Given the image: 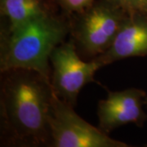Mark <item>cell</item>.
Here are the masks:
<instances>
[{
  "label": "cell",
  "instance_id": "1",
  "mask_svg": "<svg viewBox=\"0 0 147 147\" xmlns=\"http://www.w3.org/2000/svg\"><path fill=\"white\" fill-rule=\"evenodd\" d=\"M3 86V119L16 139L43 143L50 137L51 83L36 72L13 70Z\"/></svg>",
  "mask_w": 147,
  "mask_h": 147
},
{
  "label": "cell",
  "instance_id": "2",
  "mask_svg": "<svg viewBox=\"0 0 147 147\" xmlns=\"http://www.w3.org/2000/svg\"><path fill=\"white\" fill-rule=\"evenodd\" d=\"M68 31L65 21L49 11L8 30L2 47L1 71H33L51 83V54L63 42Z\"/></svg>",
  "mask_w": 147,
  "mask_h": 147
},
{
  "label": "cell",
  "instance_id": "3",
  "mask_svg": "<svg viewBox=\"0 0 147 147\" xmlns=\"http://www.w3.org/2000/svg\"><path fill=\"white\" fill-rule=\"evenodd\" d=\"M51 144L55 147H127L124 142L112 139L100 127L90 124L52 88L48 117Z\"/></svg>",
  "mask_w": 147,
  "mask_h": 147
},
{
  "label": "cell",
  "instance_id": "4",
  "mask_svg": "<svg viewBox=\"0 0 147 147\" xmlns=\"http://www.w3.org/2000/svg\"><path fill=\"white\" fill-rule=\"evenodd\" d=\"M74 35L81 50L95 57L110 47L128 13L109 2L93 3L80 13Z\"/></svg>",
  "mask_w": 147,
  "mask_h": 147
},
{
  "label": "cell",
  "instance_id": "5",
  "mask_svg": "<svg viewBox=\"0 0 147 147\" xmlns=\"http://www.w3.org/2000/svg\"><path fill=\"white\" fill-rule=\"evenodd\" d=\"M51 87L54 92L74 105L85 85L94 82L96 72L102 67L95 59L83 61L72 42H61L51 54Z\"/></svg>",
  "mask_w": 147,
  "mask_h": 147
},
{
  "label": "cell",
  "instance_id": "6",
  "mask_svg": "<svg viewBox=\"0 0 147 147\" xmlns=\"http://www.w3.org/2000/svg\"><path fill=\"white\" fill-rule=\"evenodd\" d=\"M146 99V92L137 88L109 91L98 104L99 127L108 132L130 123L141 125L147 118L143 110Z\"/></svg>",
  "mask_w": 147,
  "mask_h": 147
},
{
  "label": "cell",
  "instance_id": "7",
  "mask_svg": "<svg viewBox=\"0 0 147 147\" xmlns=\"http://www.w3.org/2000/svg\"><path fill=\"white\" fill-rule=\"evenodd\" d=\"M147 56V14L128 13L110 47L95 57L102 66L127 58Z\"/></svg>",
  "mask_w": 147,
  "mask_h": 147
},
{
  "label": "cell",
  "instance_id": "8",
  "mask_svg": "<svg viewBox=\"0 0 147 147\" xmlns=\"http://www.w3.org/2000/svg\"><path fill=\"white\" fill-rule=\"evenodd\" d=\"M1 13L9 21L8 30L48 12L44 0H0Z\"/></svg>",
  "mask_w": 147,
  "mask_h": 147
},
{
  "label": "cell",
  "instance_id": "9",
  "mask_svg": "<svg viewBox=\"0 0 147 147\" xmlns=\"http://www.w3.org/2000/svg\"><path fill=\"white\" fill-rule=\"evenodd\" d=\"M58 4L67 12L81 13L94 3V0H57Z\"/></svg>",
  "mask_w": 147,
  "mask_h": 147
},
{
  "label": "cell",
  "instance_id": "10",
  "mask_svg": "<svg viewBox=\"0 0 147 147\" xmlns=\"http://www.w3.org/2000/svg\"><path fill=\"white\" fill-rule=\"evenodd\" d=\"M127 13H146V0H108Z\"/></svg>",
  "mask_w": 147,
  "mask_h": 147
},
{
  "label": "cell",
  "instance_id": "11",
  "mask_svg": "<svg viewBox=\"0 0 147 147\" xmlns=\"http://www.w3.org/2000/svg\"><path fill=\"white\" fill-rule=\"evenodd\" d=\"M146 13L147 14V0H146Z\"/></svg>",
  "mask_w": 147,
  "mask_h": 147
},
{
  "label": "cell",
  "instance_id": "12",
  "mask_svg": "<svg viewBox=\"0 0 147 147\" xmlns=\"http://www.w3.org/2000/svg\"><path fill=\"white\" fill-rule=\"evenodd\" d=\"M146 104H147V99H146Z\"/></svg>",
  "mask_w": 147,
  "mask_h": 147
}]
</instances>
